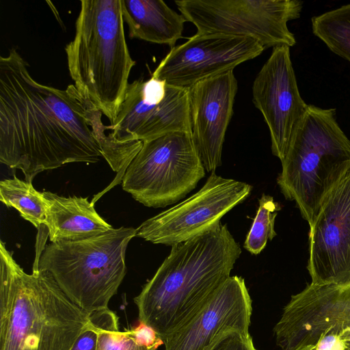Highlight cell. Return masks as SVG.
I'll use <instances>...</instances> for the list:
<instances>
[{"label": "cell", "instance_id": "12", "mask_svg": "<svg viewBox=\"0 0 350 350\" xmlns=\"http://www.w3.org/2000/svg\"><path fill=\"white\" fill-rule=\"evenodd\" d=\"M265 49L257 40L249 36L196 33L171 49L152 77L189 89L200 81L233 70Z\"/></svg>", "mask_w": 350, "mask_h": 350}, {"label": "cell", "instance_id": "17", "mask_svg": "<svg viewBox=\"0 0 350 350\" xmlns=\"http://www.w3.org/2000/svg\"><path fill=\"white\" fill-rule=\"evenodd\" d=\"M42 193L48 205L44 226L52 243L83 240L112 228L87 198L64 197L50 191Z\"/></svg>", "mask_w": 350, "mask_h": 350}, {"label": "cell", "instance_id": "16", "mask_svg": "<svg viewBox=\"0 0 350 350\" xmlns=\"http://www.w3.org/2000/svg\"><path fill=\"white\" fill-rule=\"evenodd\" d=\"M252 312L244 279L230 276L193 318L163 339L165 350H206L226 332L248 333Z\"/></svg>", "mask_w": 350, "mask_h": 350}, {"label": "cell", "instance_id": "25", "mask_svg": "<svg viewBox=\"0 0 350 350\" xmlns=\"http://www.w3.org/2000/svg\"><path fill=\"white\" fill-rule=\"evenodd\" d=\"M98 333L90 319L89 323L78 336L70 350H96Z\"/></svg>", "mask_w": 350, "mask_h": 350}, {"label": "cell", "instance_id": "18", "mask_svg": "<svg viewBox=\"0 0 350 350\" xmlns=\"http://www.w3.org/2000/svg\"><path fill=\"white\" fill-rule=\"evenodd\" d=\"M129 36L171 49L182 38L185 18L162 0H120Z\"/></svg>", "mask_w": 350, "mask_h": 350}, {"label": "cell", "instance_id": "23", "mask_svg": "<svg viewBox=\"0 0 350 350\" xmlns=\"http://www.w3.org/2000/svg\"><path fill=\"white\" fill-rule=\"evenodd\" d=\"M206 350H257L250 332L229 330L219 335Z\"/></svg>", "mask_w": 350, "mask_h": 350}, {"label": "cell", "instance_id": "28", "mask_svg": "<svg viewBox=\"0 0 350 350\" xmlns=\"http://www.w3.org/2000/svg\"><path fill=\"white\" fill-rule=\"evenodd\" d=\"M349 350H350V349H349Z\"/></svg>", "mask_w": 350, "mask_h": 350}, {"label": "cell", "instance_id": "9", "mask_svg": "<svg viewBox=\"0 0 350 350\" xmlns=\"http://www.w3.org/2000/svg\"><path fill=\"white\" fill-rule=\"evenodd\" d=\"M252 189L246 183L211 172L198 191L144 221L135 237L172 247L185 242L219 226L222 217L247 198Z\"/></svg>", "mask_w": 350, "mask_h": 350}, {"label": "cell", "instance_id": "8", "mask_svg": "<svg viewBox=\"0 0 350 350\" xmlns=\"http://www.w3.org/2000/svg\"><path fill=\"white\" fill-rule=\"evenodd\" d=\"M175 4L197 33L249 36L265 49L295 44L287 23L299 18L303 7L297 0H182Z\"/></svg>", "mask_w": 350, "mask_h": 350}, {"label": "cell", "instance_id": "6", "mask_svg": "<svg viewBox=\"0 0 350 350\" xmlns=\"http://www.w3.org/2000/svg\"><path fill=\"white\" fill-rule=\"evenodd\" d=\"M132 227L112 228L98 236L46 245L33 269L49 272L76 305L88 313L109 308L126 272V251Z\"/></svg>", "mask_w": 350, "mask_h": 350}, {"label": "cell", "instance_id": "26", "mask_svg": "<svg viewBox=\"0 0 350 350\" xmlns=\"http://www.w3.org/2000/svg\"><path fill=\"white\" fill-rule=\"evenodd\" d=\"M315 350H347V345L339 334L326 332L317 342Z\"/></svg>", "mask_w": 350, "mask_h": 350}, {"label": "cell", "instance_id": "21", "mask_svg": "<svg viewBox=\"0 0 350 350\" xmlns=\"http://www.w3.org/2000/svg\"><path fill=\"white\" fill-rule=\"evenodd\" d=\"M97 333L96 350H156L139 345L131 329L120 332L118 317L109 308L90 314Z\"/></svg>", "mask_w": 350, "mask_h": 350}, {"label": "cell", "instance_id": "20", "mask_svg": "<svg viewBox=\"0 0 350 350\" xmlns=\"http://www.w3.org/2000/svg\"><path fill=\"white\" fill-rule=\"evenodd\" d=\"M312 29L333 53L350 62V4L313 17Z\"/></svg>", "mask_w": 350, "mask_h": 350}, {"label": "cell", "instance_id": "5", "mask_svg": "<svg viewBox=\"0 0 350 350\" xmlns=\"http://www.w3.org/2000/svg\"><path fill=\"white\" fill-rule=\"evenodd\" d=\"M281 163L277 183L310 226L325 197L350 170V139L336 110L308 105Z\"/></svg>", "mask_w": 350, "mask_h": 350}, {"label": "cell", "instance_id": "22", "mask_svg": "<svg viewBox=\"0 0 350 350\" xmlns=\"http://www.w3.org/2000/svg\"><path fill=\"white\" fill-rule=\"evenodd\" d=\"M258 202L256 215L243 245L247 251L254 255L260 254L268 240H272L276 236L274 224L280 210L279 204L271 196L263 193Z\"/></svg>", "mask_w": 350, "mask_h": 350}, {"label": "cell", "instance_id": "4", "mask_svg": "<svg viewBox=\"0 0 350 350\" xmlns=\"http://www.w3.org/2000/svg\"><path fill=\"white\" fill-rule=\"evenodd\" d=\"M75 34L65 47L79 93L113 123L136 64L125 38L120 0H81Z\"/></svg>", "mask_w": 350, "mask_h": 350}, {"label": "cell", "instance_id": "14", "mask_svg": "<svg viewBox=\"0 0 350 350\" xmlns=\"http://www.w3.org/2000/svg\"><path fill=\"white\" fill-rule=\"evenodd\" d=\"M252 95L269 127L272 153L282 161L308 107L298 89L290 47L273 48L254 81Z\"/></svg>", "mask_w": 350, "mask_h": 350}, {"label": "cell", "instance_id": "15", "mask_svg": "<svg viewBox=\"0 0 350 350\" xmlns=\"http://www.w3.org/2000/svg\"><path fill=\"white\" fill-rule=\"evenodd\" d=\"M237 90L233 70L200 81L189 89L190 132L206 172H213L221 165Z\"/></svg>", "mask_w": 350, "mask_h": 350}, {"label": "cell", "instance_id": "1", "mask_svg": "<svg viewBox=\"0 0 350 350\" xmlns=\"http://www.w3.org/2000/svg\"><path fill=\"white\" fill-rule=\"evenodd\" d=\"M14 49L0 57V161L32 182L40 172L103 157L102 112L74 84L36 81Z\"/></svg>", "mask_w": 350, "mask_h": 350}, {"label": "cell", "instance_id": "10", "mask_svg": "<svg viewBox=\"0 0 350 350\" xmlns=\"http://www.w3.org/2000/svg\"><path fill=\"white\" fill-rule=\"evenodd\" d=\"M106 130L121 143L190 132L189 89L153 77L135 80L129 83L118 116Z\"/></svg>", "mask_w": 350, "mask_h": 350}, {"label": "cell", "instance_id": "2", "mask_svg": "<svg viewBox=\"0 0 350 350\" xmlns=\"http://www.w3.org/2000/svg\"><path fill=\"white\" fill-rule=\"evenodd\" d=\"M241 254L226 224L172 247L134 298L139 321L163 339L193 318L230 276Z\"/></svg>", "mask_w": 350, "mask_h": 350}, {"label": "cell", "instance_id": "19", "mask_svg": "<svg viewBox=\"0 0 350 350\" xmlns=\"http://www.w3.org/2000/svg\"><path fill=\"white\" fill-rule=\"evenodd\" d=\"M0 200L14 207L25 220L38 228L44 225L47 202L43 193L36 191L31 182L14 176L0 182Z\"/></svg>", "mask_w": 350, "mask_h": 350}, {"label": "cell", "instance_id": "11", "mask_svg": "<svg viewBox=\"0 0 350 350\" xmlns=\"http://www.w3.org/2000/svg\"><path fill=\"white\" fill-rule=\"evenodd\" d=\"M282 350L315 345L326 332L339 334L350 349V283H310L291 297L273 329Z\"/></svg>", "mask_w": 350, "mask_h": 350}, {"label": "cell", "instance_id": "3", "mask_svg": "<svg viewBox=\"0 0 350 350\" xmlns=\"http://www.w3.org/2000/svg\"><path fill=\"white\" fill-rule=\"evenodd\" d=\"M90 314L48 271L25 273L0 243V350H70Z\"/></svg>", "mask_w": 350, "mask_h": 350}, {"label": "cell", "instance_id": "7", "mask_svg": "<svg viewBox=\"0 0 350 350\" xmlns=\"http://www.w3.org/2000/svg\"><path fill=\"white\" fill-rule=\"evenodd\" d=\"M204 176L191 133L174 132L143 142L122 185L144 206L163 208L183 198Z\"/></svg>", "mask_w": 350, "mask_h": 350}, {"label": "cell", "instance_id": "24", "mask_svg": "<svg viewBox=\"0 0 350 350\" xmlns=\"http://www.w3.org/2000/svg\"><path fill=\"white\" fill-rule=\"evenodd\" d=\"M131 334L135 341L142 346L157 350L161 345H164L161 336L150 326L139 321V324L131 329Z\"/></svg>", "mask_w": 350, "mask_h": 350}, {"label": "cell", "instance_id": "27", "mask_svg": "<svg viewBox=\"0 0 350 350\" xmlns=\"http://www.w3.org/2000/svg\"><path fill=\"white\" fill-rule=\"evenodd\" d=\"M295 350H315V345H310L301 348H298Z\"/></svg>", "mask_w": 350, "mask_h": 350}, {"label": "cell", "instance_id": "13", "mask_svg": "<svg viewBox=\"0 0 350 350\" xmlns=\"http://www.w3.org/2000/svg\"><path fill=\"white\" fill-rule=\"evenodd\" d=\"M310 228L311 283H350V170L325 197Z\"/></svg>", "mask_w": 350, "mask_h": 350}]
</instances>
